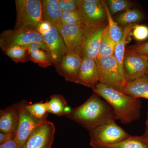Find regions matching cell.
<instances>
[{"mask_svg": "<svg viewBox=\"0 0 148 148\" xmlns=\"http://www.w3.org/2000/svg\"><path fill=\"white\" fill-rule=\"evenodd\" d=\"M15 29H36L42 21V6L40 0H16Z\"/></svg>", "mask_w": 148, "mask_h": 148, "instance_id": "52a82bcc", "label": "cell"}, {"mask_svg": "<svg viewBox=\"0 0 148 148\" xmlns=\"http://www.w3.org/2000/svg\"><path fill=\"white\" fill-rule=\"evenodd\" d=\"M112 15L130 9L133 4L127 0H108L106 1Z\"/></svg>", "mask_w": 148, "mask_h": 148, "instance_id": "83f0119b", "label": "cell"}, {"mask_svg": "<svg viewBox=\"0 0 148 148\" xmlns=\"http://www.w3.org/2000/svg\"><path fill=\"white\" fill-rule=\"evenodd\" d=\"M145 75L147 76L148 77V66L147 67V71H146V73H145Z\"/></svg>", "mask_w": 148, "mask_h": 148, "instance_id": "d590c367", "label": "cell"}, {"mask_svg": "<svg viewBox=\"0 0 148 148\" xmlns=\"http://www.w3.org/2000/svg\"><path fill=\"white\" fill-rule=\"evenodd\" d=\"M48 49L50 61L53 65L59 63L68 52L63 38L55 24L42 21L37 27Z\"/></svg>", "mask_w": 148, "mask_h": 148, "instance_id": "5b68a950", "label": "cell"}, {"mask_svg": "<svg viewBox=\"0 0 148 148\" xmlns=\"http://www.w3.org/2000/svg\"><path fill=\"white\" fill-rule=\"evenodd\" d=\"M95 62L99 83L122 91L127 82L114 56L97 58Z\"/></svg>", "mask_w": 148, "mask_h": 148, "instance_id": "277c9868", "label": "cell"}, {"mask_svg": "<svg viewBox=\"0 0 148 148\" xmlns=\"http://www.w3.org/2000/svg\"><path fill=\"white\" fill-rule=\"evenodd\" d=\"M55 25L64 40L68 52H76L82 38L85 25L61 22Z\"/></svg>", "mask_w": 148, "mask_h": 148, "instance_id": "5bb4252c", "label": "cell"}, {"mask_svg": "<svg viewBox=\"0 0 148 148\" xmlns=\"http://www.w3.org/2000/svg\"><path fill=\"white\" fill-rule=\"evenodd\" d=\"M148 66V58L131 50L125 51L123 61V70L127 82L145 75Z\"/></svg>", "mask_w": 148, "mask_h": 148, "instance_id": "8fae6325", "label": "cell"}, {"mask_svg": "<svg viewBox=\"0 0 148 148\" xmlns=\"http://www.w3.org/2000/svg\"><path fill=\"white\" fill-rule=\"evenodd\" d=\"M58 5L63 12L79 10L78 0H58Z\"/></svg>", "mask_w": 148, "mask_h": 148, "instance_id": "4dcf8cb0", "label": "cell"}, {"mask_svg": "<svg viewBox=\"0 0 148 148\" xmlns=\"http://www.w3.org/2000/svg\"><path fill=\"white\" fill-rule=\"evenodd\" d=\"M89 132L90 145L92 148H109L131 136L117 124L115 120L106 123Z\"/></svg>", "mask_w": 148, "mask_h": 148, "instance_id": "3957f363", "label": "cell"}, {"mask_svg": "<svg viewBox=\"0 0 148 148\" xmlns=\"http://www.w3.org/2000/svg\"><path fill=\"white\" fill-rule=\"evenodd\" d=\"M55 132L54 125L47 120L34 130L21 148H51Z\"/></svg>", "mask_w": 148, "mask_h": 148, "instance_id": "7c38bea8", "label": "cell"}, {"mask_svg": "<svg viewBox=\"0 0 148 148\" xmlns=\"http://www.w3.org/2000/svg\"><path fill=\"white\" fill-rule=\"evenodd\" d=\"M135 24H130L124 27L123 29V33L122 38L119 42L117 44L115 49L114 56L117 61L120 68L123 72V61L125 52V46L127 42V37L130 32H132Z\"/></svg>", "mask_w": 148, "mask_h": 148, "instance_id": "44dd1931", "label": "cell"}, {"mask_svg": "<svg viewBox=\"0 0 148 148\" xmlns=\"http://www.w3.org/2000/svg\"><path fill=\"white\" fill-rule=\"evenodd\" d=\"M145 138V140H146V141H147V143H148V139H146V138Z\"/></svg>", "mask_w": 148, "mask_h": 148, "instance_id": "8d00e7d4", "label": "cell"}, {"mask_svg": "<svg viewBox=\"0 0 148 148\" xmlns=\"http://www.w3.org/2000/svg\"><path fill=\"white\" fill-rule=\"evenodd\" d=\"M58 0H42V21H47L52 24H57L61 22L63 12L59 8Z\"/></svg>", "mask_w": 148, "mask_h": 148, "instance_id": "ac0fdd59", "label": "cell"}, {"mask_svg": "<svg viewBox=\"0 0 148 148\" xmlns=\"http://www.w3.org/2000/svg\"><path fill=\"white\" fill-rule=\"evenodd\" d=\"M92 90L110 104L113 110L116 119L122 123L128 124L139 119L141 108L139 98L100 83Z\"/></svg>", "mask_w": 148, "mask_h": 148, "instance_id": "7a4b0ae2", "label": "cell"}, {"mask_svg": "<svg viewBox=\"0 0 148 148\" xmlns=\"http://www.w3.org/2000/svg\"><path fill=\"white\" fill-rule=\"evenodd\" d=\"M0 148H19L14 138L3 145H0Z\"/></svg>", "mask_w": 148, "mask_h": 148, "instance_id": "836d02e7", "label": "cell"}, {"mask_svg": "<svg viewBox=\"0 0 148 148\" xmlns=\"http://www.w3.org/2000/svg\"><path fill=\"white\" fill-rule=\"evenodd\" d=\"M47 102L48 113L57 116L66 115L65 110L68 106V103L62 95L58 94L52 95Z\"/></svg>", "mask_w": 148, "mask_h": 148, "instance_id": "ffe728a7", "label": "cell"}, {"mask_svg": "<svg viewBox=\"0 0 148 148\" xmlns=\"http://www.w3.org/2000/svg\"><path fill=\"white\" fill-rule=\"evenodd\" d=\"M3 51L16 63H25L29 61L27 46H12Z\"/></svg>", "mask_w": 148, "mask_h": 148, "instance_id": "603a6c76", "label": "cell"}, {"mask_svg": "<svg viewBox=\"0 0 148 148\" xmlns=\"http://www.w3.org/2000/svg\"><path fill=\"white\" fill-rule=\"evenodd\" d=\"M108 26L106 22L96 26L84 27L82 38L76 52L82 58H89L95 61L98 58L103 33Z\"/></svg>", "mask_w": 148, "mask_h": 148, "instance_id": "ba28073f", "label": "cell"}, {"mask_svg": "<svg viewBox=\"0 0 148 148\" xmlns=\"http://www.w3.org/2000/svg\"><path fill=\"white\" fill-rule=\"evenodd\" d=\"M61 23L69 24H84V21L79 10L63 12Z\"/></svg>", "mask_w": 148, "mask_h": 148, "instance_id": "f1b7e54d", "label": "cell"}, {"mask_svg": "<svg viewBox=\"0 0 148 148\" xmlns=\"http://www.w3.org/2000/svg\"><path fill=\"white\" fill-rule=\"evenodd\" d=\"M19 113L16 104L0 111V131L16 135L19 122Z\"/></svg>", "mask_w": 148, "mask_h": 148, "instance_id": "2e32d148", "label": "cell"}, {"mask_svg": "<svg viewBox=\"0 0 148 148\" xmlns=\"http://www.w3.org/2000/svg\"><path fill=\"white\" fill-rule=\"evenodd\" d=\"M26 107L30 114L36 118L40 120H47L48 115L47 101L29 104L27 103Z\"/></svg>", "mask_w": 148, "mask_h": 148, "instance_id": "4316f807", "label": "cell"}, {"mask_svg": "<svg viewBox=\"0 0 148 148\" xmlns=\"http://www.w3.org/2000/svg\"><path fill=\"white\" fill-rule=\"evenodd\" d=\"M144 14L138 10L129 9L125 11L117 18V21L125 27L130 24H136L143 20Z\"/></svg>", "mask_w": 148, "mask_h": 148, "instance_id": "d4e9b609", "label": "cell"}, {"mask_svg": "<svg viewBox=\"0 0 148 148\" xmlns=\"http://www.w3.org/2000/svg\"><path fill=\"white\" fill-rule=\"evenodd\" d=\"M104 6L106 10L108 21V27L110 37L114 42L117 44L121 40L123 36V29L119 27L116 22L114 21L110 13L108 6L104 1Z\"/></svg>", "mask_w": 148, "mask_h": 148, "instance_id": "cb8c5ba5", "label": "cell"}, {"mask_svg": "<svg viewBox=\"0 0 148 148\" xmlns=\"http://www.w3.org/2000/svg\"><path fill=\"white\" fill-rule=\"evenodd\" d=\"M132 36L139 41H143L148 38V27L136 24L132 31Z\"/></svg>", "mask_w": 148, "mask_h": 148, "instance_id": "f546056e", "label": "cell"}, {"mask_svg": "<svg viewBox=\"0 0 148 148\" xmlns=\"http://www.w3.org/2000/svg\"><path fill=\"white\" fill-rule=\"evenodd\" d=\"M122 92L136 98L148 99V77L145 75L138 79L127 82Z\"/></svg>", "mask_w": 148, "mask_h": 148, "instance_id": "e0dca14e", "label": "cell"}, {"mask_svg": "<svg viewBox=\"0 0 148 148\" xmlns=\"http://www.w3.org/2000/svg\"><path fill=\"white\" fill-rule=\"evenodd\" d=\"M27 103L22 101L16 104L19 118L14 139L19 148L22 147L29 136L37 127L47 120L38 119L32 115L27 108Z\"/></svg>", "mask_w": 148, "mask_h": 148, "instance_id": "9c48e42d", "label": "cell"}, {"mask_svg": "<svg viewBox=\"0 0 148 148\" xmlns=\"http://www.w3.org/2000/svg\"><path fill=\"white\" fill-rule=\"evenodd\" d=\"M82 58L75 51H68L59 63L56 71L67 81L75 83L82 62Z\"/></svg>", "mask_w": 148, "mask_h": 148, "instance_id": "4fadbf2b", "label": "cell"}, {"mask_svg": "<svg viewBox=\"0 0 148 148\" xmlns=\"http://www.w3.org/2000/svg\"><path fill=\"white\" fill-rule=\"evenodd\" d=\"M78 3L79 10L86 27L100 25L107 20L104 1L78 0Z\"/></svg>", "mask_w": 148, "mask_h": 148, "instance_id": "30bf717a", "label": "cell"}, {"mask_svg": "<svg viewBox=\"0 0 148 148\" xmlns=\"http://www.w3.org/2000/svg\"><path fill=\"white\" fill-rule=\"evenodd\" d=\"M37 43L43 50L48 49L42 36L36 29L20 28L3 31L0 35V47L2 51L14 45L27 46Z\"/></svg>", "mask_w": 148, "mask_h": 148, "instance_id": "8992f818", "label": "cell"}, {"mask_svg": "<svg viewBox=\"0 0 148 148\" xmlns=\"http://www.w3.org/2000/svg\"><path fill=\"white\" fill-rule=\"evenodd\" d=\"M102 97L93 93L82 105L72 109L66 116L90 132L112 120H116L113 110Z\"/></svg>", "mask_w": 148, "mask_h": 148, "instance_id": "6da1fadb", "label": "cell"}, {"mask_svg": "<svg viewBox=\"0 0 148 148\" xmlns=\"http://www.w3.org/2000/svg\"><path fill=\"white\" fill-rule=\"evenodd\" d=\"M29 61L38 64L40 67L46 68L52 65L47 52L43 50L37 43H32L27 45Z\"/></svg>", "mask_w": 148, "mask_h": 148, "instance_id": "d6986e66", "label": "cell"}, {"mask_svg": "<svg viewBox=\"0 0 148 148\" xmlns=\"http://www.w3.org/2000/svg\"><path fill=\"white\" fill-rule=\"evenodd\" d=\"M15 135L11 133H0V145H3L14 138Z\"/></svg>", "mask_w": 148, "mask_h": 148, "instance_id": "d6a6232c", "label": "cell"}, {"mask_svg": "<svg viewBox=\"0 0 148 148\" xmlns=\"http://www.w3.org/2000/svg\"><path fill=\"white\" fill-rule=\"evenodd\" d=\"M130 50L135 53L145 56L148 58V41L137 46Z\"/></svg>", "mask_w": 148, "mask_h": 148, "instance_id": "1f68e13d", "label": "cell"}, {"mask_svg": "<svg viewBox=\"0 0 148 148\" xmlns=\"http://www.w3.org/2000/svg\"><path fill=\"white\" fill-rule=\"evenodd\" d=\"M109 148H148V144L143 136H130Z\"/></svg>", "mask_w": 148, "mask_h": 148, "instance_id": "484cf974", "label": "cell"}, {"mask_svg": "<svg viewBox=\"0 0 148 148\" xmlns=\"http://www.w3.org/2000/svg\"><path fill=\"white\" fill-rule=\"evenodd\" d=\"M146 129L145 134L143 135V137L146 139H148V112L147 113V123H146Z\"/></svg>", "mask_w": 148, "mask_h": 148, "instance_id": "e575fe53", "label": "cell"}, {"mask_svg": "<svg viewBox=\"0 0 148 148\" xmlns=\"http://www.w3.org/2000/svg\"><path fill=\"white\" fill-rule=\"evenodd\" d=\"M82 62L75 83L93 89L99 83V75L95 61L89 58L82 59Z\"/></svg>", "mask_w": 148, "mask_h": 148, "instance_id": "9a60e30c", "label": "cell"}, {"mask_svg": "<svg viewBox=\"0 0 148 148\" xmlns=\"http://www.w3.org/2000/svg\"><path fill=\"white\" fill-rule=\"evenodd\" d=\"M116 44L110 37L107 26L101 38L97 58L114 55Z\"/></svg>", "mask_w": 148, "mask_h": 148, "instance_id": "7402d4cb", "label": "cell"}]
</instances>
